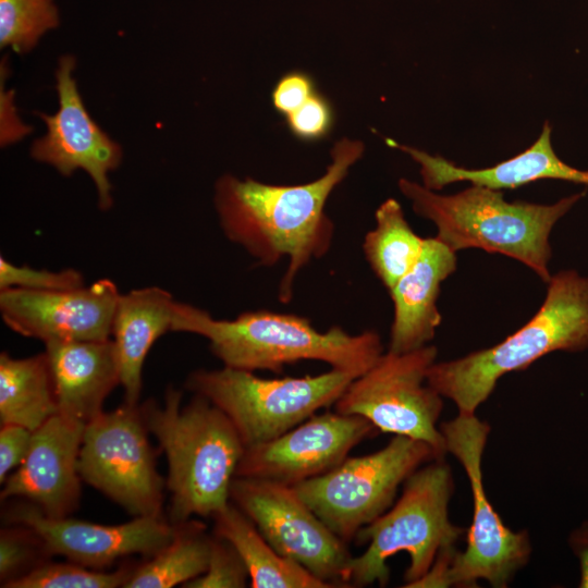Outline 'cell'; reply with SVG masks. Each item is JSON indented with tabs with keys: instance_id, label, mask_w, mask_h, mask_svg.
Returning <instances> with one entry per match:
<instances>
[{
	"instance_id": "cell-1",
	"label": "cell",
	"mask_w": 588,
	"mask_h": 588,
	"mask_svg": "<svg viewBox=\"0 0 588 588\" xmlns=\"http://www.w3.org/2000/svg\"><path fill=\"white\" fill-rule=\"evenodd\" d=\"M364 151L362 140L340 138L330 150L324 173L304 184H268L231 174L216 182L215 208L226 238L259 266L289 259L278 291L282 303L291 301L297 273L329 252L334 224L324 210L327 200Z\"/></svg>"
},
{
	"instance_id": "cell-2",
	"label": "cell",
	"mask_w": 588,
	"mask_h": 588,
	"mask_svg": "<svg viewBox=\"0 0 588 588\" xmlns=\"http://www.w3.org/2000/svg\"><path fill=\"white\" fill-rule=\"evenodd\" d=\"M172 331L200 335L225 367L282 372L285 365L319 360L359 377L382 355L379 334H350L339 326L318 331L308 318L266 309L234 319H216L207 310L175 303Z\"/></svg>"
},
{
	"instance_id": "cell-3",
	"label": "cell",
	"mask_w": 588,
	"mask_h": 588,
	"mask_svg": "<svg viewBox=\"0 0 588 588\" xmlns=\"http://www.w3.org/2000/svg\"><path fill=\"white\" fill-rule=\"evenodd\" d=\"M182 395L170 385L162 406L154 400L139 405L148 432L167 456L172 525L193 515L212 517L230 502L231 483L245 451L220 408L197 394L182 406Z\"/></svg>"
},
{
	"instance_id": "cell-4",
	"label": "cell",
	"mask_w": 588,
	"mask_h": 588,
	"mask_svg": "<svg viewBox=\"0 0 588 588\" xmlns=\"http://www.w3.org/2000/svg\"><path fill=\"white\" fill-rule=\"evenodd\" d=\"M397 184L412 201L414 212L436 224V237L450 249L456 253L479 248L509 256L534 270L544 282L551 278V231L586 195L579 192L551 205H539L510 203L501 191L477 185L454 195H440L404 177Z\"/></svg>"
},
{
	"instance_id": "cell-5",
	"label": "cell",
	"mask_w": 588,
	"mask_h": 588,
	"mask_svg": "<svg viewBox=\"0 0 588 588\" xmlns=\"http://www.w3.org/2000/svg\"><path fill=\"white\" fill-rule=\"evenodd\" d=\"M543 304L502 342L466 356L433 363L427 382L458 412L476 413L504 375L523 370L555 351L588 348V277L563 270L547 282Z\"/></svg>"
},
{
	"instance_id": "cell-6",
	"label": "cell",
	"mask_w": 588,
	"mask_h": 588,
	"mask_svg": "<svg viewBox=\"0 0 588 588\" xmlns=\"http://www.w3.org/2000/svg\"><path fill=\"white\" fill-rule=\"evenodd\" d=\"M454 488L453 474L444 458L433 460L416 469L403 483L397 501L356 534L355 542L368 547L363 554L352 558L348 586L377 583L384 587L390 579L387 561L399 552L409 555L402 587L420 579L439 553L455 547L466 532L449 518Z\"/></svg>"
},
{
	"instance_id": "cell-7",
	"label": "cell",
	"mask_w": 588,
	"mask_h": 588,
	"mask_svg": "<svg viewBox=\"0 0 588 588\" xmlns=\"http://www.w3.org/2000/svg\"><path fill=\"white\" fill-rule=\"evenodd\" d=\"M355 378L331 368L317 376L266 379L223 366L191 372L185 387L220 408L248 448L281 436L331 406Z\"/></svg>"
},
{
	"instance_id": "cell-8",
	"label": "cell",
	"mask_w": 588,
	"mask_h": 588,
	"mask_svg": "<svg viewBox=\"0 0 588 588\" xmlns=\"http://www.w3.org/2000/svg\"><path fill=\"white\" fill-rule=\"evenodd\" d=\"M448 453L462 465L473 495V522L464 551L454 550L444 587H476L486 580L493 588L509 586L529 562L532 547L527 530H512L490 503L482 482V456L490 425L476 413L458 412L439 426Z\"/></svg>"
},
{
	"instance_id": "cell-9",
	"label": "cell",
	"mask_w": 588,
	"mask_h": 588,
	"mask_svg": "<svg viewBox=\"0 0 588 588\" xmlns=\"http://www.w3.org/2000/svg\"><path fill=\"white\" fill-rule=\"evenodd\" d=\"M441 460L426 442L395 434L367 455L346 457L328 473L294 486L315 514L344 542L387 512L401 485L420 466Z\"/></svg>"
},
{
	"instance_id": "cell-10",
	"label": "cell",
	"mask_w": 588,
	"mask_h": 588,
	"mask_svg": "<svg viewBox=\"0 0 588 588\" xmlns=\"http://www.w3.org/2000/svg\"><path fill=\"white\" fill-rule=\"evenodd\" d=\"M437 355V347L429 344L406 353H382L348 384L334 403L335 412L365 417L382 432L424 441L444 458L448 451L438 426L444 397L427 382Z\"/></svg>"
},
{
	"instance_id": "cell-11",
	"label": "cell",
	"mask_w": 588,
	"mask_h": 588,
	"mask_svg": "<svg viewBox=\"0 0 588 588\" xmlns=\"http://www.w3.org/2000/svg\"><path fill=\"white\" fill-rule=\"evenodd\" d=\"M138 405L124 402L85 426L77 461L81 479L134 517L162 516L164 480Z\"/></svg>"
},
{
	"instance_id": "cell-12",
	"label": "cell",
	"mask_w": 588,
	"mask_h": 588,
	"mask_svg": "<svg viewBox=\"0 0 588 588\" xmlns=\"http://www.w3.org/2000/svg\"><path fill=\"white\" fill-rule=\"evenodd\" d=\"M230 501L281 555L331 587H350L347 571L353 556L346 542L315 514L293 486L235 476Z\"/></svg>"
},
{
	"instance_id": "cell-13",
	"label": "cell",
	"mask_w": 588,
	"mask_h": 588,
	"mask_svg": "<svg viewBox=\"0 0 588 588\" xmlns=\"http://www.w3.org/2000/svg\"><path fill=\"white\" fill-rule=\"evenodd\" d=\"M5 525L34 530L51 555L103 571L133 554L150 558L174 537L175 526L163 516H138L119 525H102L71 517H49L34 504L15 499L2 512Z\"/></svg>"
},
{
	"instance_id": "cell-14",
	"label": "cell",
	"mask_w": 588,
	"mask_h": 588,
	"mask_svg": "<svg viewBox=\"0 0 588 588\" xmlns=\"http://www.w3.org/2000/svg\"><path fill=\"white\" fill-rule=\"evenodd\" d=\"M377 430L358 415L315 414L272 440L245 448L235 476L294 487L333 469Z\"/></svg>"
},
{
	"instance_id": "cell-15",
	"label": "cell",
	"mask_w": 588,
	"mask_h": 588,
	"mask_svg": "<svg viewBox=\"0 0 588 588\" xmlns=\"http://www.w3.org/2000/svg\"><path fill=\"white\" fill-rule=\"evenodd\" d=\"M110 279L71 290L0 291V314L14 332L48 341H103L111 339L120 296Z\"/></svg>"
},
{
	"instance_id": "cell-16",
	"label": "cell",
	"mask_w": 588,
	"mask_h": 588,
	"mask_svg": "<svg viewBox=\"0 0 588 588\" xmlns=\"http://www.w3.org/2000/svg\"><path fill=\"white\" fill-rule=\"evenodd\" d=\"M74 63L70 56L59 61L56 74L59 109L53 115L40 114L47 134L34 143L32 157L65 176L78 169L87 172L96 185L99 208L107 210L112 206L108 173L119 167L122 152L87 113L72 78Z\"/></svg>"
},
{
	"instance_id": "cell-17",
	"label": "cell",
	"mask_w": 588,
	"mask_h": 588,
	"mask_svg": "<svg viewBox=\"0 0 588 588\" xmlns=\"http://www.w3.org/2000/svg\"><path fill=\"white\" fill-rule=\"evenodd\" d=\"M85 425L57 414L33 431L29 449L2 483L1 502L20 499L49 517H68L78 506L77 461Z\"/></svg>"
},
{
	"instance_id": "cell-18",
	"label": "cell",
	"mask_w": 588,
	"mask_h": 588,
	"mask_svg": "<svg viewBox=\"0 0 588 588\" xmlns=\"http://www.w3.org/2000/svg\"><path fill=\"white\" fill-rule=\"evenodd\" d=\"M551 126L547 121L538 139L523 152L493 167L465 169L440 156L399 144L385 143L401 149L420 167L422 185L439 191L455 182H470L495 191L513 189L539 180H561L588 185V170H579L561 160L551 143Z\"/></svg>"
},
{
	"instance_id": "cell-19",
	"label": "cell",
	"mask_w": 588,
	"mask_h": 588,
	"mask_svg": "<svg viewBox=\"0 0 588 588\" xmlns=\"http://www.w3.org/2000/svg\"><path fill=\"white\" fill-rule=\"evenodd\" d=\"M49 358L60 415L87 425L99 416L107 396L121 385L112 339L48 341Z\"/></svg>"
},
{
	"instance_id": "cell-20",
	"label": "cell",
	"mask_w": 588,
	"mask_h": 588,
	"mask_svg": "<svg viewBox=\"0 0 588 588\" xmlns=\"http://www.w3.org/2000/svg\"><path fill=\"white\" fill-rule=\"evenodd\" d=\"M456 253L437 237L425 238L413 267L389 291L394 306L389 351L406 353L427 345L441 323V283L456 269Z\"/></svg>"
},
{
	"instance_id": "cell-21",
	"label": "cell",
	"mask_w": 588,
	"mask_h": 588,
	"mask_svg": "<svg viewBox=\"0 0 588 588\" xmlns=\"http://www.w3.org/2000/svg\"><path fill=\"white\" fill-rule=\"evenodd\" d=\"M176 301L159 286H146L120 294L111 338L117 353L124 402L138 405L143 367L155 342L168 331Z\"/></svg>"
},
{
	"instance_id": "cell-22",
	"label": "cell",
	"mask_w": 588,
	"mask_h": 588,
	"mask_svg": "<svg viewBox=\"0 0 588 588\" xmlns=\"http://www.w3.org/2000/svg\"><path fill=\"white\" fill-rule=\"evenodd\" d=\"M212 519V532L228 540L243 559L252 588H331L301 564L275 551L232 501Z\"/></svg>"
},
{
	"instance_id": "cell-23",
	"label": "cell",
	"mask_w": 588,
	"mask_h": 588,
	"mask_svg": "<svg viewBox=\"0 0 588 588\" xmlns=\"http://www.w3.org/2000/svg\"><path fill=\"white\" fill-rule=\"evenodd\" d=\"M54 380L46 352L15 358L0 354V421L36 430L57 415Z\"/></svg>"
},
{
	"instance_id": "cell-24",
	"label": "cell",
	"mask_w": 588,
	"mask_h": 588,
	"mask_svg": "<svg viewBox=\"0 0 588 588\" xmlns=\"http://www.w3.org/2000/svg\"><path fill=\"white\" fill-rule=\"evenodd\" d=\"M173 539L140 564H135L124 588L182 587L203 575L209 562L212 534L201 522L187 519L175 524Z\"/></svg>"
},
{
	"instance_id": "cell-25",
	"label": "cell",
	"mask_w": 588,
	"mask_h": 588,
	"mask_svg": "<svg viewBox=\"0 0 588 588\" xmlns=\"http://www.w3.org/2000/svg\"><path fill=\"white\" fill-rule=\"evenodd\" d=\"M375 219L376 226L365 235L363 252L371 270L390 291L416 262L425 238L413 231L394 198L377 208Z\"/></svg>"
},
{
	"instance_id": "cell-26",
	"label": "cell",
	"mask_w": 588,
	"mask_h": 588,
	"mask_svg": "<svg viewBox=\"0 0 588 588\" xmlns=\"http://www.w3.org/2000/svg\"><path fill=\"white\" fill-rule=\"evenodd\" d=\"M59 24L52 0H0V45L17 53L30 50L40 36Z\"/></svg>"
},
{
	"instance_id": "cell-27",
	"label": "cell",
	"mask_w": 588,
	"mask_h": 588,
	"mask_svg": "<svg viewBox=\"0 0 588 588\" xmlns=\"http://www.w3.org/2000/svg\"><path fill=\"white\" fill-rule=\"evenodd\" d=\"M133 566L106 572L79 564L48 561L4 588H115L123 587Z\"/></svg>"
},
{
	"instance_id": "cell-28",
	"label": "cell",
	"mask_w": 588,
	"mask_h": 588,
	"mask_svg": "<svg viewBox=\"0 0 588 588\" xmlns=\"http://www.w3.org/2000/svg\"><path fill=\"white\" fill-rule=\"evenodd\" d=\"M51 553L40 537L22 525H4L0 532V584L23 577L49 561Z\"/></svg>"
},
{
	"instance_id": "cell-29",
	"label": "cell",
	"mask_w": 588,
	"mask_h": 588,
	"mask_svg": "<svg viewBox=\"0 0 588 588\" xmlns=\"http://www.w3.org/2000/svg\"><path fill=\"white\" fill-rule=\"evenodd\" d=\"M249 574L235 550L224 538L212 532L209 562L206 572L186 583L185 588H243Z\"/></svg>"
},
{
	"instance_id": "cell-30",
	"label": "cell",
	"mask_w": 588,
	"mask_h": 588,
	"mask_svg": "<svg viewBox=\"0 0 588 588\" xmlns=\"http://www.w3.org/2000/svg\"><path fill=\"white\" fill-rule=\"evenodd\" d=\"M83 274L72 268L60 271L17 266L0 257V291L23 289L32 291L71 290L84 286Z\"/></svg>"
},
{
	"instance_id": "cell-31",
	"label": "cell",
	"mask_w": 588,
	"mask_h": 588,
	"mask_svg": "<svg viewBox=\"0 0 588 588\" xmlns=\"http://www.w3.org/2000/svg\"><path fill=\"white\" fill-rule=\"evenodd\" d=\"M335 113L330 100L316 91L298 109L285 117L291 134L303 142H318L332 131Z\"/></svg>"
},
{
	"instance_id": "cell-32",
	"label": "cell",
	"mask_w": 588,
	"mask_h": 588,
	"mask_svg": "<svg viewBox=\"0 0 588 588\" xmlns=\"http://www.w3.org/2000/svg\"><path fill=\"white\" fill-rule=\"evenodd\" d=\"M317 91L313 76L301 70L284 73L271 91V103L284 118L298 109Z\"/></svg>"
},
{
	"instance_id": "cell-33",
	"label": "cell",
	"mask_w": 588,
	"mask_h": 588,
	"mask_svg": "<svg viewBox=\"0 0 588 588\" xmlns=\"http://www.w3.org/2000/svg\"><path fill=\"white\" fill-rule=\"evenodd\" d=\"M29 429L19 425H1L0 429V482L3 483L13 468L23 462L30 444Z\"/></svg>"
},
{
	"instance_id": "cell-34",
	"label": "cell",
	"mask_w": 588,
	"mask_h": 588,
	"mask_svg": "<svg viewBox=\"0 0 588 588\" xmlns=\"http://www.w3.org/2000/svg\"><path fill=\"white\" fill-rule=\"evenodd\" d=\"M568 546L579 563V587L588 588V520L568 536Z\"/></svg>"
}]
</instances>
